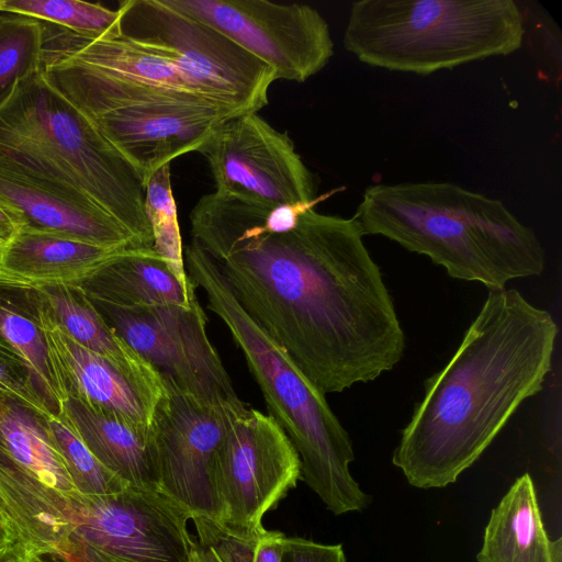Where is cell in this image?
Returning <instances> with one entry per match:
<instances>
[{"label": "cell", "instance_id": "obj_1", "mask_svg": "<svg viewBox=\"0 0 562 562\" xmlns=\"http://www.w3.org/2000/svg\"><path fill=\"white\" fill-rule=\"evenodd\" d=\"M262 206L214 191L190 213L192 241L240 307L325 395L392 370L405 335L358 220L313 207L271 234Z\"/></svg>", "mask_w": 562, "mask_h": 562}, {"label": "cell", "instance_id": "obj_2", "mask_svg": "<svg viewBox=\"0 0 562 562\" xmlns=\"http://www.w3.org/2000/svg\"><path fill=\"white\" fill-rule=\"evenodd\" d=\"M559 329L516 289L488 290L448 363L401 432L392 462L418 488L454 483L518 407L542 391Z\"/></svg>", "mask_w": 562, "mask_h": 562}, {"label": "cell", "instance_id": "obj_3", "mask_svg": "<svg viewBox=\"0 0 562 562\" xmlns=\"http://www.w3.org/2000/svg\"><path fill=\"white\" fill-rule=\"evenodd\" d=\"M380 235L428 257L453 279L503 290L538 277L546 251L533 229L497 199L447 181L368 187L353 215Z\"/></svg>", "mask_w": 562, "mask_h": 562}, {"label": "cell", "instance_id": "obj_4", "mask_svg": "<svg viewBox=\"0 0 562 562\" xmlns=\"http://www.w3.org/2000/svg\"><path fill=\"white\" fill-rule=\"evenodd\" d=\"M0 169L101 209L139 245L153 248L138 175L41 70L21 80L0 105Z\"/></svg>", "mask_w": 562, "mask_h": 562}, {"label": "cell", "instance_id": "obj_5", "mask_svg": "<svg viewBox=\"0 0 562 562\" xmlns=\"http://www.w3.org/2000/svg\"><path fill=\"white\" fill-rule=\"evenodd\" d=\"M187 273L201 288L209 308L226 325L257 381L269 415L282 428L301 461V476L335 515L370 504L353 480L352 441L325 394L296 368L286 352L240 307L215 263L195 243L183 248Z\"/></svg>", "mask_w": 562, "mask_h": 562}, {"label": "cell", "instance_id": "obj_6", "mask_svg": "<svg viewBox=\"0 0 562 562\" xmlns=\"http://www.w3.org/2000/svg\"><path fill=\"white\" fill-rule=\"evenodd\" d=\"M524 14L513 0H359L345 48L361 63L429 75L518 50Z\"/></svg>", "mask_w": 562, "mask_h": 562}, {"label": "cell", "instance_id": "obj_7", "mask_svg": "<svg viewBox=\"0 0 562 562\" xmlns=\"http://www.w3.org/2000/svg\"><path fill=\"white\" fill-rule=\"evenodd\" d=\"M45 79L124 156L144 187L162 166L198 151L228 119L245 113L206 97L144 85L43 55Z\"/></svg>", "mask_w": 562, "mask_h": 562}, {"label": "cell", "instance_id": "obj_8", "mask_svg": "<svg viewBox=\"0 0 562 562\" xmlns=\"http://www.w3.org/2000/svg\"><path fill=\"white\" fill-rule=\"evenodd\" d=\"M49 415L0 389V516L15 549L60 562L76 525L80 493L59 454Z\"/></svg>", "mask_w": 562, "mask_h": 562}, {"label": "cell", "instance_id": "obj_9", "mask_svg": "<svg viewBox=\"0 0 562 562\" xmlns=\"http://www.w3.org/2000/svg\"><path fill=\"white\" fill-rule=\"evenodd\" d=\"M120 36L171 64L206 98L243 112L269 103L271 67L210 25L164 0H125Z\"/></svg>", "mask_w": 562, "mask_h": 562}, {"label": "cell", "instance_id": "obj_10", "mask_svg": "<svg viewBox=\"0 0 562 562\" xmlns=\"http://www.w3.org/2000/svg\"><path fill=\"white\" fill-rule=\"evenodd\" d=\"M111 329L145 359L162 381L194 401L234 414L248 407L237 396L209 339L199 302L119 307L91 299Z\"/></svg>", "mask_w": 562, "mask_h": 562}, {"label": "cell", "instance_id": "obj_11", "mask_svg": "<svg viewBox=\"0 0 562 562\" xmlns=\"http://www.w3.org/2000/svg\"><path fill=\"white\" fill-rule=\"evenodd\" d=\"M191 515L159 491L126 486L80 496L60 562H190Z\"/></svg>", "mask_w": 562, "mask_h": 562}, {"label": "cell", "instance_id": "obj_12", "mask_svg": "<svg viewBox=\"0 0 562 562\" xmlns=\"http://www.w3.org/2000/svg\"><path fill=\"white\" fill-rule=\"evenodd\" d=\"M300 479L299 454L282 428L270 415L248 407L234 418L215 453V522L244 533L262 528L263 515Z\"/></svg>", "mask_w": 562, "mask_h": 562}, {"label": "cell", "instance_id": "obj_13", "mask_svg": "<svg viewBox=\"0 0 562 562\" xmlns=\"http://www.w3.org/2000/svg\"><path fill=\"white\" fill-rule=\"evenodd\" d=\"M221 32L271 67L277 80L304 82L334 54L329 26L307 4L267 0H164Z\"/></svg>", "mask_w": 562, "mask_h": 562}, {"label": "cell", "instance_id": "obj_14", "mask_svg": "<svg viewBox=\"0 0 562 562\" xmlns=\"http://www.w3.org/2000/svg\"><path fill=\"white\" fill-rule=\"evenodd\" d=\"M198 153L205 158L217 192L265 206L318 199L316 177L289 133L276 130L258 112L225 121Z\"/></svg>", "mask_w": 562, "mask_h": 562}, {"label": "cell", "instance_id": "obj_15", "mask_svg": "<svg viewBox=\"0 0 562 562\" xmlns=\"http://www.w3.org/2000/svg\"><path fill=\"white\" fill-rule=\"evenodd\" d=\"M166 394L158 404L153 431L157 488L193 518L218 521L212 481L215 453L232 422L240 414L201 404L162 381Z\"/></svg>", "mask_w": 562, "mask_h": 562}, {"label": "cell", "instance_id": "obj_16", "mask_svg": "<svg viewBox=\"0 0 562 562\" xmlns=\"http://www.w3.org/2000/svg\"><path fill=\"white\" fill-rule=\"evenodd\" d=\"M44 325L65 400L71 396L128 423L151 427L166 394L158 373H130L86 349L55 323L50 305Z\"/></svg>", "mask_w": 562, "mask_h": 562}, {"label": "cell", "instance_id": "obj_17", "mask_svg": "<svg viewBox=\"0 0 562 562\" xmlns=\"http://www.w3.org/2000/svg\"><path fill=\"white\" fill-rule=\"evenodd\" d=\"M48 305L38 285L0 271V341L32 370L48 415L60 417L65 394L44 325Z\"/></svg>", "mask_w": 562, "mask_h": 562}, {"label": "cell", "instance_id": "obj_18", "mask_svg": "<svg viewBox=\"0 0 562 562\" xmlns=\"http://www.w3.org/2000/svg\"><path fill=\"white\" fill-rule=\"evenodd\" d=\"M0 200L22 217L24 227L121 247L138 241L101 209L78 203L27 178L0 169Z\"/></svg>", "mask_w": 562, "mask_h": 562}, {"label": "cell", "instance_id": "obj_19", "mask_svg": "<svg viewBox=\"0 0 562 562\" xmlns=\"http://www.w3.org/2000/svg\"><path fill=\"white\" fill-rule=\"evenodd\" d=\"M60 417L92 454L126 484L158 491L153 427L128 423L71 396L64 401Z\"/></svg>", "mask_w": 562, "mask_h": 562}, {"label": "cell", "instance_id": "obj_20", "mask_svg": "<svg viewBox=\"0 0 562 562\" xmlns=\"http://www.w3.org/2000/svg\"><path fill=\"white\" fill-rule=\"evenodd\" d=\"M94 300L119 307L178 304L198 301L196 285L182 283L153 248L132 247L81 280L70 283Z\"/></svg>", "mask_w": 562, "mask_h": 562}, {"label": "cell", "instance_id": "obj_21", "mask_svg": "<svg viewBox=\"0 0 562 562\" xmlns=\"http://www.w3.org/2000/svg\"><path fill=\"white\" fill-rule=\"evenodd\" d=\"M132 247L138 246H103L23 227L0 250V271L34 283H75Z\"/></svg>", "mask_w": 562, "mask_h": 562}, {"label": "cell", "instance_id": "obj_22", "mask_svg": "<svg viewBox=\"0 0 562 562\" xmlns=\"http://www.w3.org/2000/svg\"><path fill=\"white\" fill-rule=\"evenodd\" d=\"M479 562H550V540L543 527L533 482L518 477L486 525Z\"/></svg>", "mask_w": 562, "mask_h": 562}, {"label": "cell", "instance_id": "obj_23", "mask_svg": "<svg viewBox=\"0 0 562 562\" xmlns=\"http://www.w3.org/2000/svg\"><path fill=\"white\" fill-rule=\"evenodd\" d=\"M35 284L45 293L55 323L76 342L126 372L157 373L111 329L81 288L61 282Z\"/></svg>", "mask_w": 562, "mask_h": 562}, {"label": "cell", "instance_id": "obj_24", "mask_svg": "<svg viewBox=\"0 0 562 562\" xmlns=\"http://www.w3.org/2000/svg\"><path fill=\"white\" fill-rule=\"evenodd\" d=\"M198 538L190 562H280L285 535L266 530L236 532L206 519L193 518Z\"/></svg>", "mask_w": 562, "mask_h": 562}, {"label": "cell", "instance_id": "obj_25", "mask_svg": "<svg viewBox=\"0 0 562 562\" xmlns=\"http://www.w3.org/2000/svg\"><path fill=\"white\" fill-rule=\"evenodd\" d=\"M1 13L20 14L89 38L120 36V12L79 0H3Z\"/></svg>", "mask_w": 562, "mask_h": 562}, {"label": "cell", "instance_id": "obj_26", "mask_svg": "<svg viewBox=\"0 0 562 562\" xmlns=\"http://www.w3.org/2000/svg\"><path fill=\"white\" fill-rule=\"evenodd\" d=\"M44 23L12 13H0V105L14 87L42 68Z\"/></svg>", "mask_w": 562, "mask_h": 562}, {"label": "cell", "instance_id": "obj_27", "mask_svg": "<svg viewBox=\"0 0 562 562\" xmlns=\"http://www.w3.org/2000/svg\"><path fill=\"white\" fill-rule=\"evenodd\" d=\"M145 210L153 233V249L182 283H189L191 278L184 268L170 164L154 172L146 183Z\"/></svg>", "mask_w": 562, "mask_h": 562}, {"label": "cell", "instance_id": "obj_28", "mask_svg": "<svg viewBox=\"0 0 562 562\" xmlns=\"http://www.w3.org/2000/svg\"><path fill=\"white\" fill-rule=\"evenodd\" d=\"M48 425L55 446L80 494H111L131 486L106 469L61 417L49 416Z\"/></svg>", "mask_w": 562, "mask_h": 562}, {"label": "cell", "instance_id": "obj_29", "mask_svg": "<svg viewBox=\"0 0 562 562\" xmlns=\"http://www.w3.org/2000/svg\"><path fill=\"white\" fill-rule=\"evenodd\" d=\"M0 389L15 394L25 402L47 413L40 397L32 370L16 352L1 341Z\"/></svg>", "mask_w": 562, "mask_h": 562}, {"label": "cell", "instance_id": "obj_30", "mask_svg": "<svg viewBox=\"0 0 562 562\" xmlns=\"http://www.w3.org/2000/svg\"><path fill=\"white\" fill-rule=\"evenodd\" d=\"M280 562H346L341 544L285 537Z\"/></svg>", "mask_w": 562, "mask_h": 562}, {"label": "cell", "instance_id": "obj_31", "mask_svg": "<svg viewBox=\"0 0 562 562\" xmlns=\"http://www.w3.org/2000/svg\"><path fill=\"white\" fill-rule=\"evenodd\" d=\"M23 227L21 215L0 200V250L7 247Z\"/></svg>", "mask_w": 562, "mask_h": 562}, {"label": "cell", "instance_id": "obj_32", "mask_svg": "<svg viewBox=\"0 0 562 562\" xmlns=\"http://www.w3.org/2000/svg\"><path fill=\"white\" fill-rule=\"evenodd\" d=\"M0 562H56L44 557L27 554L16 549H11L0 557Z\"/></svg>", "mask_w": 562, "mask_h": 562}, {"label": "cell", "instance_id": "obj_33", "mask_svg": "<svg viewBox=\"0 0 562 562\" xmlns=\"http://www.w3.org/2000/svg\"><path fill=\"white\" fill-rule=\"evenodd\" d=\"M15 538L7 521L0 516V557L15 547Z\"/></svg>", "mask_w": 562, "mask_h": 562}, {"label": "cell", "instance_id": "obj_34", "mask_svg": "<svg viewBox=\"0 0 562 562\" xmlns=\"http://www.w3.org/2000/svg\"><path fill=\"white\" fill-rule=\"evenodd\" d=\"M550 562H562V539L550 541Z\"/></svg>", "mask_w": 562, "mask_h": 562}, {"label": "cell", "instance_id": "obj_35", "mask_svg": "<svg viewBox=\"0 0 562 562\" xmlns=\"http://www.w3.org/2000/svg\"><path fill=\"white\" fill-rule=\"evenodd\" d=\"M2 2H3V0H0V13H1V8H2Z\"/></svg>", "mask_w": 562, "mask_h": 562}]
</instances>
